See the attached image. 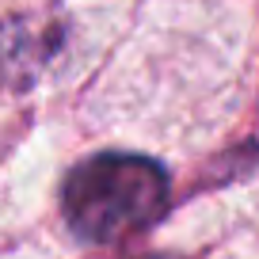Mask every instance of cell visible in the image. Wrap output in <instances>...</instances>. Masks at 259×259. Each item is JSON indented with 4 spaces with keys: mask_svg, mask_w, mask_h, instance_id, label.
<instances>
[{
    "mask_svg": "<svg viewBox=\"0 0 259 259\" xmlns=\"http://www.w3.org/2000/svg\"><path fill=\"white\" fill-rule=\"evenodd\" d=\"M168 202V176L156 160L134 153H99L76 164L61 187L65 221L92 244L118 240L153 225Z\"/></svg>",
    "mask_w": 259,
    "mask_h": 259,
    "instance_id": "1",
    "label": "cell"
}]
</instances>
